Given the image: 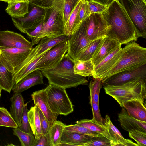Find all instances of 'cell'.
Segmentation results:
<instances>
[{"instance_id": "cell-21", "label": "cell", "mask_w": 146, "mask_h": 146, "mask_svg": "<svg viewBox=\"0 0 146 146\" xmlns=\"http://www.w3.org/2000/svg\"><path fill=\"white\" fill-rule=\"evenodd\" d=\"M104 120V127L114 144V146H138L137 144L131 140L124 138L119 131L113 124L108 115H106Z\"/></svg>"}, {"instance_id": "cell-34", "label": "cell", "mask_w": 146, "mask_h": 146, "mask_svg": "<svg viewBox=\"0 0 146 146\" xmlns=\"http://www.w3.org/2000/svg\"><path fill=\"white\" fill-rule=\"evenodd\" d=\"M102 80L99 78L91 80L89 84L90 92V103L94 102L99 104V96L102 84Z\"/></svg>"}, {"instance_id": "cell-38", "label": "cell", "mask_w": 146, "mask_h": 146, "mask_svg": "<svg viewBox=\"0 0 146 146\" xmlns=\"http://www.w3.org/2000/svg\"><path fill=\"white\" fill-rule=\"evenodd\" d=\"M79 0H64V10L63 15L64 25L66 23L71 13Z\"/></svg>"}, {"instance_id": "cell-22", "label": "cell", "mask_w": 146, "mask_h": 146, "mask_svg": "<svg viewBox=\"0 0 146 146\" xmlns=\"http://www.w3.org/2000/svg\"><path fill=\"white\" fill-rule=\"evenodd\" d=\"M129 115L135 118L146 122V109L145 106L141 101L133 100L124 103L123 107Z\"/></svg>"}, {"instance_id": "cell-4", "label": "cell", "mask_w": 146, "mask_h": 146, "mask_svg": "<svg viewBox=\"0 0 146 146\" xmlns=\"http://www.w3.org/2000/svg\"><path fill=\"white\" fill-rule=\"evenodd\" d=\"M115 65L99 78H103L119 72L146 64V48L134 41L126 44Z\"/></svg>"}, {"instance_id": "cell-8", "label": "cell", "mask_w": 146, "mask_h": 146, "mask_svg": "<svg viewBox=\"0 0 146 146\" xmlns=\"http://www.w3.org/2000/svg\"><path fill=\"white\" fill-rule=\"evenodd\" d=\"M68 40L58 44L46 52L37 62L35 70L52 69L58 65L67 52Z\"/></svg>"}, {"instance_id": "cell-43", "label": "cell", "mask_w": 146, "mask_h": 146, "mask_svg": "<svg viewBox=\"0 0 146 146\" xmlns=\"http://www.w3.org/2000/svg\"><path fill=\"white\" fill-rule=\"evenodd\" d=\"M55 0H30L29 5L38 7L44 9L50 7Z\"/></svg>"}, {"instance_id": "cell-20", "label": "cell", "mask_w": 146, "mask_h": 146, "mask_svg": "<svg viewBox=\"0 0 146 146\" xmlns=\"http://www.w3.org/2000/svg\"><path fill=\"white\" fill-rule=\"evenodd\" d=\"M120 44L115 40L106 36L104 37L91 60L94 66L98 64Z\"/></svg>"}, {"instance_id": "cell-36", "label": "cell", "mask_w": 146, "mask_h": 146, "mask_svg": "<svg viewBox=\"0 0 146 146\" xmlns=\"http://www.w3.org/2000/svg\"><path fill=\"white\" fill-rule=\"evenodd\" d=\"M113 143L103 134L93 136L91 140L84 146H114Z\"/></svg>"}, {"instance_id": "cell-19", "label": "cell", "mask_w": 146, "mask_h": 146, "mask_svg": "<svg viewBox=\"0 0 146 146\" xmlns=\"http://www.w3.org/2000/svg\"><path fill=\"white\" fill-rule=\"evenodd\" d=\"M43 77L40 70H34L26 75L18 82L15 83L12 90L14 93H21L33 86L42 84Z\"/></svg>"}, {"instance_id": "cell-5", "label": "cell", "mask_w": 146, "mask_h": 146, "mask_svg": "<svg viewBox=\"0 0 146 146\" xmlns=\"http://www.w3.org/2000/svg\"><path fill=\"white\" fill-rule=\"evenodd\" d=\"M105 92L114 98L120 106L133 100H138L144 103L146 98V80L138 78L117 85L104 86Z\"/></svg>"}, {"instance_id": "cell-1", "label": "cell", "mask_w": 146, "mask_h": 146, "mask_svg": "<svg viewBox=\"0 0 146 146\" xmlns=\"http://www.w3.org/2000/svg\"><path fill=\"white\" fill-rule=\"evenodd\" d=\"M102 14L107 26L106 36L121 45L137 40L135 27L119 0H112Z\"/></svg>"}, {"instance_id": "cell-18", "label": "cell", "mask_w": 146, "mask_h": 146, "mask_svg": "<svg viewBox=\"0 0 146 146\" xmlns=\"http://www.w3.org/2000/svg\"><path fill=\"white\" fill-rule=\"evenodd\" d=\"M118 117L121 127L129 133L135 131L146 133V122L137 119L130 115L123 107L118 113Z\"/></svg>"}, {"instance_id": "cell-26", "label": "cell", "mask_w": 146, "mask_h": 146, "mask_svg": "<svg viewBox=\"0 0 146 146\" xmlns=\"http://www.w3.org/2000/svg\"><path fill=\"white\" fill-rule=\"evenodd\" d=\"M7 3L8 5L5 11L11 17H24L29 12V1H28L11 0Z\"/></svg>"}, {"instance_id": "cell-7", "label": "cell", "mask_w": 146, "mask_h": 146, "mask_svg": "<svg viewBox=\"0 0 146 146\" xmlns=\"http://www.w3.org/2000/svg\"><path fill=\"white\" fill-rule=\"evenodd\" d=\"M47 101L52 112L66 116L73 111L72 104L66 89L52 84L45 88Z\"/></svg>"}, {"instance_id": "cell-46", "label": "cell", "mask_w": 146, "mask_h": 146, "mask_svg": "<svg viewBox=\"0 0 146 146\" xmlns=\"http://www.w3.org/2000/svg\"><path fill=\"white\" fill-rule=\"evenodd\" d=\"M50 146L49 133L46 135H42L38 139L35 138L33 146Z\"/></svg>"}, {"instance_id": "cell-10", "label": "cell", "mask_w": 146, "mask_h": 146, "mask_svg": "<svg viewBox=\"0 0 146 146\" xmlns=\"http://www.w3.org/2000/svg\"><path fill=\"white\" fill-rule=\"evenodd\" d=\"M32 49L0 48L1 61L5 67L13 74Z\"/></svg>"}, {"instance_id": "cell-24", "label": "cell", "mask_w": 146, "mask_h": 146, "mask_svg": "<svg viewBox=\"0 0 146 146\" xmlns=\"http://www.w3.org/2000/svg\"><path fill=\"white\" fill-rule=\"evenodd\" d=\"M11 105L10 107L11 115L18 127L21 124L24 110V101L20 93H15L11 98Z\"/></svg>"}, {"instance_id": "cell-3", "label": "cell", "mask_w": 146, "mask_h": 146, "mask_svg": "<svg viewBox=\"0 0 146 146\" xmlns=\"http://www.w3.org/2000/svg\"><path fill=\"white\" fill-rule=\"evenodd\" d=\"M64 0H55L50 7L45 9L42 28L37 36L31 40L33 46L43 38H54L64 35Z\"/></svg>"}, {"instance_id": "cell-41", "label": "cell", "mask_w": 146, "mask_h": 146, "mask_svg": "<svg viewBox=\"0 0 146 146\" xmlns=\"http://www.w3.org/2000/svg\"><path fill=\"white\" fill-rule=\"evenodd\" d=\"M29 110H27L26 105L25 104L23 113L21 123L18 128L20 130L25 132L30 133L32 131L29 121L27 112Z\"/></svg>"}, {"instance_id": "cell-33", "label": "cell", "mask_w": 146, "mask_h": 146, "mask_svg": "<svg viewBox=\"0 0 146 146\" xmlns=\"http://www.w3.org/2000/svg\"><path fill=\"white\" fill-rule=\"evenodd\" d=\"M13 130L14 135L18 137L21 146H33L35 137L32 132L28 133L20 130L18 127Z\"/></svg>"}, {"instance_id": "cell-25", "label": "cell", "mask_w": 146, "mask_h": 146, "mask_svg": "<svg viewBox=\"0 0 146 146\" xmlns=\"http://www.w3.org/2000/svg\"><path fill=\"white\" fill-rule=\"evenodd\" d=\"M93 136L64 130L60 143H66L69 146H84L91 140Z\"/></svg>"}, {"instance_id": "cell-42", "label": "cell", "mask_w": 146, "mask_h": 146, "mask_svg": "<svg viewBox=\"0 0 146 146\" xmlns=\"http://www.w3.org/2000/svg\"><path fill=\"white\" fill-rule=\"evenodd\" d=\"M91 105L93 118L98 124L102 126H104L105 120L101 117L99 110V104L92 102L90 103Z\"/></svg>"}, {"instance_id": "cell-31", "label": "cell", "mask_w": 146, "mask_h": 146, "mask_svg": "<svg viewBox=\"0 0 146 146\" xmlns=\"http://www.w3.org/2000/svg\"><path fill=\"white\" fill-rule=\"evenodd\" d=\"M76 123V124L84 127L91 131L103 134L113 142L104 126H102L100 125L93 118L91 119H86L81 120L77 121Z\"/></svg>"}, {"instance_id": "cell-28", "label": "cell", "mask_w": 146, "mask_h": 146, "mask_svg": "<svg viewBox=\"0 0 146 146\" xmlns=\"http://www.w3.org/2000/svg\"><path fill=\"white\" fill-rule=\"evenodd\" d=\"M73 62L74 74L85 77L92 76L94 66L91 60H82L77 59Z\"/></svg>"}, {"instance_id": "cell-30", "label": "cell", "mask_w": 146, "mask_h": 146, "mask_svg": "<svg viewBox=\"0 0 146 146\" xmlns=\"http://www.w3.org/2000/svg\"><path fill=\"white\" fill-rule=\"evenodd\" d=\"M66 126L62 122L57 120L53 124L49 132L50 146H57L60 143Z\"/></svg>"}, {"instance_id": "cell-23", "label": "cell", "mask_w": 146, "mask_h": 146, "mask_svg": "<svg viewBox=\"0 0 146 146\" xmlns=\"http://www.w3.org/2000/svg\"><path fill=\"white\" fill-rule=\"evenodd\" d=\"M84 0H80L72 10L64 26V33L70 36L78 29L82 23L80 21L79 13Z\"/></svg>"}, {"instance_id": "cell-9", "label": "cell", "mask_w": 146, "mask_h": 146, "mask_svg": "<svg viewBox=\"0 0 146 146\" xmlns=\"http://www.w3.org/2000/svg\"><path fill=\"white\" fill-rule=\"evenodd\" d=\"M29 12L24 17H11L15 27L22 33L26 34L29 30L33 29L43 21L45 9L29 5Z\"/></svg>"}, {"instance_id": "cell-50", "label": "cell", "mask_w": 146, "mask_h": 146, "mask_svg": "<svg viewBox=\"0 0 146 146\" xmlns=\"http://www.w3.org/2000/svg\"><path fill=\"white\" fill-rule=\"evenodd\" d=\"M16 0L17 1H29L30 0Z\"/></svg>"}, {"instance_id": "cell-51", "label": "cell", "mask_w": 146, "mask_h": 146, "mask_svg": "<svg viewBox=\"0 0 146 146\" xmlns=\"http://www.w3.org/2000/svg\"><path fill=\"white\" fill-rule=\"evenodd\" d=\"M1 90H2V89H1V87H0V99L1 96Z\"/></svg>"}, {"instance_id": "cell-16", "label": "cell", "mask_w": 146, "mask_h": 146, "mask_svg": "<svg viewBox=\"0 0 146 146\" xmlns=\"http://www.w3.org/2000/svg\"><path fill=\"white\" fill-rule=\"evenodd\" d=\"M121 44L118 46L113 51L94 66L92 76L99 78L102 75L111 69L118 60L122 50Z\"/></svg>"}, {"instance_id": "cell-40", "label": "cell", "mask_w": 146, "mask_h": 146, "mask_svg": "<svg viewBox=\"0 0 146 146\" xmlns=\"http://www.w3.org/2000/svg\"><path fill=\"white\" fill-rule=\"evenodd\" d=\"M90 14L93 13L102 14L106 9L108 6L93 1H87Z\"/></svg>"}, {"instance_id": "cell-35", "label": "cell", "mask_w": 146, "mask_h": 146, "mask_svg": "<svg viewBox=\"0 0 146 146\" xmlns=\"http://www.w3.org/2000/svg\"><path fill=\"white\" fill-rule=\"evenodd\" d=\"M0 126L13 128L18 127L11 113L3 107H0Z\"/></svg>"}, {"instance_id": "cell-27", "label": "cell", "mask_w": 146, "mask_h": 146, "mask_svg": "<svg viewBox=\"0 0 146 146\" xmlns=\"http://www.w3.org/2000/svg\"><path fill=\"white\" fill-rule=\"evenodd\" d=\"M27 115L31 130L35 138L38 139L42 135L38 107L36 105L32 107Z\"/></svg>"}, {"instance_id": "cell-47", "label": "cell", "mask_w": 146, "mask_h": 146, "mask_svg": "<svg viewBox=\"0 0 146 146\" xmlns=\"http://www.w3.org/2000/svg\"><path fill=\"white\" fill-rule=\"evenodd\" d=\"M43 21L35 28L28 30L26 33L28 38L31 39H33L39 33L42 28Z\"/></svg>"}, {"instance_id": "cell-32", "label": "cell", "mask_w": 146, "mask_h": 146, "mask_svg": "<svg viewBox=\"0 0 146 146\" xmlns=\"http://www.w3.org/2000/svg\"><path fill=\"white\" fill-rule=\"evenodd\" d=\"M104 38L91 41L80 53L77 59L82 60H91Z\"/></svg>"}, {"instance_id": "cell-49", "label": "cell", "mask_w": 146, "mask_h": 146, "mask_svg": "<svg viewBox=\"0 0 146 146\" xmlns=\"http://www.w3.org/2000/svg\"><path fill=\"white\" fill-rule=\"evenodd\" d=\"M11 0H0V1H3L7 3Z\"/></svg>"}, {"instance_id": "cell-13", "label": "cell", "mask_w": 146, "mask_h": 146, "mask_svg": "<svg viewBox=\"0 0 146 146\" xmlns=\"http://www.w3.org/2000/svg\"><path fill=\"white\" fill-rule=\"evenodd\" d=\"M48 51L43 52L40 42L33 48L26 58L13 74L15 83H17L27 74L35 70L38 62Z\"/></svg>"}, {"instance_id": "cell-39", "label": "cell", "mask_w": 146, "mask_h": 146, "mask_svg": "<svg viewBox=\"0 0 146 146\" xmlns=\"http://www.w3.org/2000/svg\"><path fill=\"white\" fill-rule=\"evenodd\" d=\"M129 136L136 142L138 146H146V133L135 131L129 133Z\"/></svg>"}, {"instance_id": "cell-11", "label": "cell", "mask_w": 146, "mask_h": 146, "mask_svg": "<svg viewBox=\"0 0 146 146\" xmlns=\"http://www.w3.org/2000/svg\"><path fill=\"white\" fill-rule=\"evenodd\" d=\"M138 78L146 80V64L105 78L102 80L101 83L104 86L117 85Z\"/></svg>"}, {"instance_id": "cell-15", "label": "cell", "mask_w": 146, "mask_h": 146, "mask_svg": "<svg viewBox=\"0 0 146 146\" xmlns=\"http://www.w3.org/2000/svg\"><path fill=\"white\" fill-rule=\"evenodd\" d=\"M0 48L31 49L33 46L21 34L6 30L0 31Z\"/></svg>"}, {"instance_id": "cell-29", "label": "cell", "mask_w": 146, "mask_h": 146, "mask_svg": "<svg viewBox=\"0 0 146 146\" xmlns=\"http://www.w3.org/2000/svg\"><path fill=\"white\" fill-rule=\"evenodd\" d=\"M15 84L13 73L9 71L2 63L0 57V87L2 90L10 93Z\"/></svg>"}, {"instance_id": "cell-45", "label": "cell", "mask_w": 146, "mask_h": 146, "mask_svg": "<svg viewBox=\"0 0 146 146\" xmlns=\"http://www.w3.org/2000/svg\"><path fill=\"white\" fill-rule=\"evenodd\" d=\"M87 1L84 0L81 5L79 13V19L82 23L90 15Z\"/></svg>"}, {"instance_id": "cell-52", "label": "cell", "mask_w": 146, "mask_h": 146, "mask_svg": "<svg viewBox=\"0 0 146 146\" xmlns=\"http://www.w3.org/2000/svg\"></svg>"}, {"instance_id": "cell-44", "label": "cell", "mask_w": 146, "mask_h": 146, "mask_svg": "<svg viewBox=\"0 0 146 146\" xmlns=\"http://www.w3.org/2000/svg\"><path fill=\"white\" fill-rule=\"evenodd\" d=\"M42 135H46L49 133L51 126L45 116L39 109Z\"/></svg>"}, {"instance_id": "cell-6", "label": "cell", "mask_w": 146, "mask_h": 146, "mask_svg": "<svg viewBox=\"0 0 146 146\" xmlns=\"http://www.w3.org/2000/svg\"><path fill=\"white\" fill-rule=\"evenodd\" d=\"M119 0L133 23L138 38H146V0Z\"/></svg>"}, {"instance_id": "cell-17", "label": "cell", "mask_w": 146, "mask_h": 146, "mask_svg": "<svg viewBox=\"0 0 146 146\" xmlns=\"http://www.w3.org/2000/svg\"><path fill=\"white\" fill-rule=\"evenodd\" d=\"M31 96L35 105L38 107L52 126L56 120L58 115L53 113L49 107L45 88L33 92Z\"/></svg>"}, {"instance_id": "cell-37", "label": "cell", "mask_w": 146, "mask_h": 146, "mask_svg": "<svg viewBox=\"0 0 146 146\" xmlns=\"http://www.w3.org/2000/svg\"><path fill=\"white\" fill-rule=\"evenodd\" d=\"M66 131L89 135H96L99 133L91 131L87 128L76 124L65 126L64 129Z\"/></svg>"}, {"instance_id": "cell-2", "label": "cell", "mask_w": 146, "mask_h": 146, "mask_svg": "<svg viewBox=\"0 0 146 146\" xmlns=\"http://www.w3.org/2000/svg\"><path fill=\"white\" fill-rule=\"evenodd\" d=\"M73 62L66 55L60 64L50 69L41 70L43 76L49 84L66 89L87 85L88 81L85 77L74 74Z\"/></svg>"}, {"instance_id": "cell-12", "label": "cell", "mask_w": 146, "mask_h": 146, "mask_svg": "<svg viewBox=\"0 0 146 146\" xmlns=\"http://www.w3.org/2000/svg\"><path fill=\"white\" fill-rule=\"evenodd\" d=\"M84 21L86 36L90 41L106 36L107 26L102 14H91Z\"/></svg>"}, {"instance_id": "cell-14", "label": "cell", "mask_w": 146, "mask_h": 146, "mask_svg": "<svg viewBox=\"0 0 146 146\" xmlns=\"http://www.w3.org/2000/svg\"><path fill=\"white\" fill-rule=\"evenodd\" d=\"M90 42L86 36L83 21L78 30L69 36L66 55L73 62L76 60L80 53Z\"/></svg>"}, {"instance_id": "cell-48", "label": "cell", "mask_w": 146, "mask_h": 146, "mask_svg": "<svg viewBox=\"0 0 146 146\" xmlns=\"http://www.w3.org/2000/svg\"><path fill=\"white\" fill-rule=\"evenodd\" d=\"M86 1H93L100 3L102 4L108 6L111 1V0H85Z\"/></svg>"}]
</instances>
